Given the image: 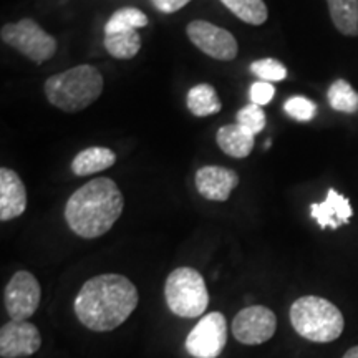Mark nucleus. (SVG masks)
<instances>
[{
	"instance_id": "nucleus-23",
	"label": "nucleus",
	"mask_w": 358,
	"mask_h": 358,
	"mask_svg": "<svg viewBox=\"0 0 358 358\" xmlns=\"http://www.w3.org/2000/svg\"><path fill=\"white\" fill-rule=\"evenodd\" d=\"M250 73L261 78V82H282L287 77V69L275 58H262L250 64Z\"/></svg>"
},
{
	"instance_id": "nucleus-18",
	"label": "nucleus",
	"mask_w": 358,
	"mask_h": 358,
	"mask_svg": "<svg viewBox=\"0 0 358 358\" xmlns=\"http://www.w3.org/2000/svg\"><path fill=\"white\" fill-rule=\"evenodd\" d=\"M106 52L118 60H129L136 57L141 48V37L136 30H122V32L105 34L103 38Z\"/></svg>"
},
{
	"instance_id": "nucleus-12",
	"label": "nucleus",
	"mask_w": 358,
	"mask_h": 358,
	"mask_svg": "<svg viewBox=\"0 0 358 358\" xmlns=\"http://www.w3.org/2000/svg\"><path fill=\"white\" fill-rule=\"evenodd\" d=\"M194 182L196 189L204 199L224 203L239 185V176L232 169L222 166H204L198 169Z\"/></svg>"
},
{
	"instance_id": "nucleus-13",
	"label": "nucleus",
	"mask_w": 358,
	"mask_h": 358,
	"mask_svg": "<svg viewBox=\"0 0 358 358\" xmlns=\"http://www.w3.org/2000/svg\"><path fill=\"white\" fill-rule=\"evenodd\" d=\"M27 209L24 181L13 169H0V221L7 222L22 216Z\"/></svg>"
},
{
	"instance_id": "nucleus-27",
	"label": "nucleus",
	"mask_w": 358,
	"mask_h": 358,
	"mask_svg": "<svg viewBox=\"0 0 358 358\" xmlns=\"http://www.w3.org/2000/svg\"><path fill=\"white\" fill-rule=\"evenodd\" d=\"M151 2H153V6L158 8L159 12L174 13V12L181 10L185 6H187L191 0H151Z\"/></svg>"
},
{
	"instance_id": "nucleus-17",
	"label": "nucleus",
	"mask_w": 358,
	"mask_h": 358,
	"mask_svg": "<svg viewBox=\"0 0 358 358\" xmlns=\"http://www.w3.org/2000/svg\"><path fill=\"white\" fill-rule=\"evenodd\" d=\"M335 29L345 37H358V0H327Z\"/></svg>"
},
{
	"instance_id": "nucleus-1",
	"label": "nucleus",
	"mask_w": 358,
	"mask_h": 358,
	"mask_svg": "<svg viewBox=\"0 0 358 358\" xmlns=\"http://www.w3.org/2000/svg\"><path fill=\"white\" fill-rule=\"evenodd\" d=\"M140 302L128 277L101 274L88 279L73 302L77 319L93 332H111L127 322Z\"/></svg>"
},
{
	"instance_id": "nucleus-26",
	"label": "nucleus",
	"mask_w": 358,
	"mask_h": 358,
	"mask_svg": "<svg viewBox=\"0 0 358 358\" xmlns=\"http://www.w3.org/2000/svg\"><path fill=\"white\" fill-rule=\"evenodd\" d=\"M249 96H250V101H252L254 105L264 106L275 96V88H274V85L268 83V82H256V83L250 85Z\"/></svg>"
},
{
	"instance_id": "nucleus-8",
	"label": "nucleus",
	"mask_w": 358,
	"mask_h": 358,
	"mask_svg": "<svg viewBox=\"0 0 358 358\" xmlns=\"http://www.w3.org/2000/svg\"><path fill=\"white\" fill-rule=\"evenodd\" d=\"M40 301H42V287L37 277L27 271L15 272L3 290L6 310L12 320H29L37 312Z\"/></svg>"
},
{
	"instance_id": "nucleus-5",
	"label": "nucleus",
	"mask_w": 358,
	"mask_h": 358,
	"mask_svg": "<svg viewBox=\"0 0 358 358\" xmlns=\"http://www.w3.org/2000/svg\"><path fill=\"white\" fill-rule=\"evenodd\" d=\"M166 306L176 317L196 319L209 306V292L204 277L192 267H178L164 282Z\"/></svg>"
},
{
	"instance_id": "nucleus-25",
	"label": "nucleus",
	"mask_w": 358,
	"mask_h": 358,
	"mask_svg": "<svg viewBox=\"0 0 358 358\" xmlns=\"http://www.w3.org/2000/svg\"><path fill=\"white\" fill-rule=\"evenodd\" d=\"M284 110L290 118L297 120V122H310L313 116H315L317 106L315 103L306 96H290L285 101Z\"/></svg>"
},
{
	"instance_id": "nucleus-16",
	"label": "nucleus",
	"mask_w": 358,
	"mask_h": 358,
	"mask_svg": "<svg viewBox=\"0 0 358 358\" xmlns=\"http://www.w3.org/2000/svg\"><path fill=\"white\" fill-rule=\"evenodd\" d=\"M116 163L115 151L110 148L103 146H92L87 150L80 151L71 161V171L77 176H88V174H95L100 171H105L113 166Z\"/></svg>"
},
{
	"instance_id": "nucleus-21",
	"label": "nucleus",
	"mask_w": 358,
	"mask_h": 358,
	"mask_svg": "<svg viewBox=\"0 0 358 358\" xmlns=\"http://www.w3.org/2000/svg\"><path fill=\"white\" fill-rule=\"evenodd\" d=\"M327 98H329L330 106L340 113L353 115L358 111V93L347 80H335L327 92Z\"/></svg>"
},
{
	"instance_id": "nucleus-10",
	"label": "nucleus",
	"mask_w": 358,
	"mask_h": 358,
	"mask_svg": "<svg viewBox=\"0 0 358 358\" xmlns=\"http://www.w3.org/2000/svg\"><path fill=\"white\" fill-rule=\"evenodd\" d=\"M186 34L192 45H196L201 52L211 58H216V60L231 62L239 52L234 35L211 22L192 20L186 27Z\"/></svg>"
},
{
	"instance_id": "nucleus-2",
	"label": "nucleus",
	"mask_w": 358,
	"mask_h": 358,
	"mask_svg": "<svg viewBox=\"0 0 358 358\" xmlns=\"http://www.w3.org/2000/svg\"><path fill=\"white\" fill-rule=\"evenodd\" d=\"M123 208V194L113 179L96 178L70 196L65 206V221L73 234L96 239L115 226Z\"/></svg>"
},
{
	"instance_id": "nucleus-22",
	"label": "nucleus",
	"mask_w": 358,
	"mask_h": 358,
	"mask_svg": "<svg viewBox=\"0 0 358 358\" xmlns=\"http://www.w3.org/2000/svg\"><path fill=\"white\" fill-rule=\"evenodd\" d=\"M148 25V17L145 12L134 7H124L116 10L105 25V34L122 32V30H138Z\"/></svg>"
},
{
	"instance_id": "nucleus-28",
	"label": "nucleus",
	"mask_w": 358,
	"mask_h": 358,
	"mask_svg": "<svg viewBox=\"0 0 358 358\" xmlns=\"http://www.w3.org/2000/svg\"><path fill=\"white\" fill-rule=\"evenodd\" d=\"M342 358H358V345L348 348V350L345 352V355H343Z\"/></svg>"
},
{
	"instance_id": "nucleus-9",
	"label": "nucleus",
	"mask_w": 358,
	"mask_h": 358,
	"mask_svg": "<svg viewBox=\"0 0 358 358\" xmlns=\"http://www.w3.org/2000/svg\"><path fill=\"white\" fill-rule=\"evenodd\" d=\"M277 317L266 306H249L232 320V335L244 345H262L275 335Z\"/></svg>"
},
{
	"instance_id": "nucleus-4",
	"label": "nucleus",
	"mask_w": 358,
	"mask_h": 358,
	"mask_svg": "<svg viewBox=\"0 0 358 358\" xmlns=\"http://www.w3.org/2000/svg\"><path fill=\"white\" fill-rule=\"evenodd\" d=\"M292 329L313 343H330L343 332L345 319L340 308L327 299L303 295L292 303L289 312Z\"/></svg>"
},
{
	"instance_id": "nucleus-3",
	"label": "nucleus",
	"mask_w": 358,
	"mask_h": 358,
	"mask_svg": "<svg viewBox=\"0 0 358 358\" xmlns=\"http://www.w3.org/2000/svg\"><path fill=\"white\" fill-rule=\"evenodd\" d=\"M103 75L93 65H78L45 82V95L53 106L77 113L93 105L103 93Z\"/></svg>"
},
{
	"instance_id": "nucleus-15",
	"label": "nucleus",
	"mask_w": 358,
	"mask_h": 358,
	"mask_svg": "<svg viewBox=\"0 0 358 358\" xmlns=\"http://www.w3.org/2000/svg\"><path fill=\"white\" fill-rule=\"evenodd\" d=\"M217 146L232 158H248L256 145V134L243 124H224L216 134Z\"/></svg>"
},
{
	"instance_id": "nucleus-20",
	"label": "nucleus",
	"mask_w": 358,
	"mask_h": 358,
	"mask_svg": "<svg viewBox=\"0 0 358 358\" xmlns=\"http://www.w3.org/2000/svg\"><path fill=\"white\" fill-rule=\"evenodd\" d=\"M239 20L249 25L266 24L268 10L264 0H221Z\"/></svg>"
},
{
	"instance_id": "nucleus-7",
	"label": "nucleus",
	"mask_w": 358,
	"mask_h": 358,
	"mask_svg": "<svg viewBox=\"0 0 358 358\" xmlns=\"http://www.w3.org/2000/svg\"><path fill=\"white\" fill-rule=\"evenodd\" d=\"M227 320L221 312L204 315L186 337V350L192 358H217L227 343Z\"/></svg>"
},
{
	"instance_id": "nucleus-14",
	"label": "nucleus",
	"mask_w": 358,
	"mask_h": 358,
	"mask_svg": "<svg viewBox=\"0 0 358 358\" xmlns=\"http://www.w3.org/2000/svg\"><path fill=\"white\" fill-rule=\"evenodd\" d=\"M310 216L315 219L320 229H338L340 226L350 222L353 209L345 196L330 187L325 201L310 206Z\"/></svg>"
},
{
	"instance_id": "nucleus-6",
	"label": "nucleus",
	"mask_w": 358,
	"mask_h": 358,
	"mask_svg": "<svg viewBox=\"0 0 358 358\" xmlns=\"http://www.w3.org/2000/svg\"><path fill=\"white\" fill-rule=\"evenodd\" d=\"M0 37L3 43L10 45L35 64L50 60L57 53V40L32 19H22L15 24L3 25Z\"/></svg>"
},
{
	"instance_id": "nucleus-11",
	"label": "nucleus",
	"mask_w": 358,
	"mask_h": 358,
	"mask_svg": "<svg viewBox=\"0 0 358 358\" xmlns=\"http://www.w3.org/2000/svg\"><path fill=\"white\" fill-rule=\"evenodd\" d=\"M42 347V335L34 324L27 320H10L0 329V357H32Z\"/></svg>"
},
{
	"instance_id": "nucleus-24",
	"label": "nucleus",
	"mask_w": 358,
	"mask_h": 358,
	"mask_svg": "<svg viewBox=\"0 0 358 358\" xmlns=\"http://www.w3.org/2000/svg\"><path fill=\"white\" fill-rule=\"evenodd\" d=\"M236 123L243 124V127L248 128L249 131H252L254 134H259L264 128H266L267 120H266V113H264L262 106L250 103V105L244 106V108L237 111Z\"/></svg>"
},
{
	"instance_id": "nucleus-19",
	"label": "nucleus",
	"mask_w": 358,
	"mask_h": 358,
	"mask_svg": "<svg viewBox=\"0 0 358 358\" xmlns=\"http://www.w3.org/2000/svg\"><path fill=\"white\" fill-rule=\"evenodd\" d=\"M187 108L194 116H209L219 113L222 105L214 87L201 83L192 87L187 93Z\"/></svg>"
}]
</instances>
